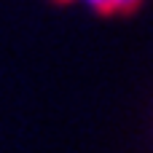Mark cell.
Returning a JSON list of instances; mask_svg holds the SVG:
<instances>
[{
  "mask_svg": "<svg viewBox=\"0 0 153 153\" xmlns=\"http://www.w3.org/2000/svg\"><path fill=\"white\" fill-rule=\"evenodd\" d=\"M143 0H113V13H132L140 8Z\"/></svg>",
  "mask_w": 153,
  "mask_h": 153,
  "instance_id": "obj_1",
  "label": "cell"
},
{
  "mask_svg": "<svg viewBox=\"0 0 153 153\" xmlns=\"http://www.w3.org/2000/svg\"><path fill=\"white\" fill-rule=\"evenodd\" d=\"M91 3V8L97 11V13H102V16H110L113 13V0H89Z\"/></svg>",
  "mask_w": 153,
  "mask_h": 153,
  "instance_id": "obj_2",
  "label": "cell"
},
{
  "mask_svg": "<svg viewBox=\"0 0 153 153\" xmlns=\"http://www.w3.org/2000/svg\"><path fill=\"white\" fill-rule=\"evenodd\" d=\"M54 3H70V0H54Z\"/></svg>",
  "mask_w": 153,
  "mask_h": 153,
  "instance_id": "obj_3",
  "label": "cell"
}]
</instances>
